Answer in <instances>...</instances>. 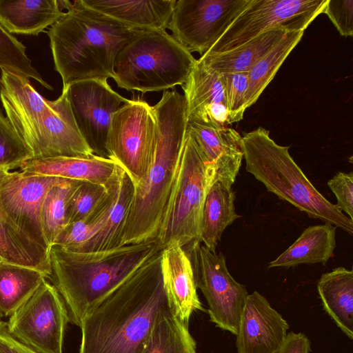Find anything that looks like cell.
Wrapping results in <instances>:
<instances>
[{"mask_svg": "<svg viewBox=\"0 0 353 353\" xmlns=\"http://www.w3.org/2000/svg\"><path fill=\"white\" fill-rule=\"evenodd\" d=\"M60 178L24 175L20 171L2 170L0 204L16 226L30 240L49 252L41 223V208L49 189Z\"/></svg>", "mask_w": 353, "mask_h": 353, "instance_id": "5bb4252c", "label": "cell"}, {"mask_svg": "<svg viewBox=\"0 0 353 353\" xmlns=\"http://www.w3.org/2000/svg\"><path fill=\"white\" fill-rule=\"evenodd\" d=\"M3 261L1 257L0 256V262Z\"/></svg>", "mask_w": 353, "mask_h": 353, "instance_id": "b9f144b4", "label": "cell"}, {"mask_svg": "<svg viewBox=\"0 0 353 353\" xmlns=\"http://www.w3.org/2000/svg\"><path fill=\"white\" fill-rule=\"evenodd\" d=\"M187 105V122L225 126L228 111L221 74L201 60L196 63L181 85Z\"/></svg>", "mask_w": 353, "mask_h": 353, "instance_id": "e0dca14e", "label": "cell"}, {"mask_svg": "<svg viewBox=\"0 0 353 353\" xmlns=\"http://www.w3.org/2000/svg\"><path fill=\"white\" fill-rule=\"evenodd\" d=\"M117 174L108 187L107 196L99 208L86 219L68 224L53 245L70 251L79 252L87 242L97 234L106 221L113 201Z\"/></svg>", "mask_w": 353, "mask_h": 353, "instance_id": "d6a6232c", "label": "cell"}, {"mask_svg": "<svg viewBox=\"0 0 353 353\" xmlns=\"http://www.w3.org/2000/svg\"><path fill=\"white\" fill-rule=\"evenodd\" d=\"M214 182L212 168L186 130L174 183L155 239L161 249L172 243L185 248L200 241L203 205Z\"/></svg>", "mask_w": 353, "mask_h": 353, "instance_id": "ba28073f", "label": "cell"}, {"mask_svg": "<svg viewBox=\"0 0 353 353\" xmlns=\"http://www.w3.org/2000/svg\"><path fill=\"white\" fill-rule=\"evenodd\" d=\"M68 99L77 128L94 154L108 157L107 134L113 114L128 99L104 80H85L71 84Z\"/></svg>", "mask_w": 353, "mask_h": 353, "instance_id": "9a60e30c", "label": "cell"}, {"mask_svg": "<svg viewBox=\"0 0 353 353\" xmlns=\"http://www.w3.org/2000/svg\"><path fill=\"white\" fill-rule=\"evenodd\" d=\"M70 321L65 304L56 287L46 280L11 316L10 334L37 353H63Z\"/></svg>", "mask_w": 353, "mask_h": 353, "instance_id": "7c38bea8", "label": "cell"}, {"mask_svg": "<svg viewBox=\"0 0 353 353\" xmlns=\"http://www.w3.org/2000/svg\"><path fill=\"white\" fill-rule=\"evenodd\" d=\"M161 250L156 241L92 252L52 245L50 279L65 304L70 321L80 327L90 312Z\"/></svg>", "mask_w": 353, "mask_h": 353, "instance_id": "3957f363", "label": "cell"}, {"mask_svg": "<svg viewBox=\"0 0 353 353\" xmlns=\"http://www.w3.org/2000/svg\"><path fill=\"white\" fill-rule=\"evenodd\" d=\"M310 345L311 342L305 334L290 332L287 334L278 353H309Z\"/></svg>", "mask_w": 353, "mask_h": 353, "instance_id": "ab89813d", "label": "cell"}, {"mask_svg": "<svg viewBox=\"0 0 353 353\" xmlns=\"http://www.w3.org/2000/svg\"><path fill=\"white\" fill-rule=\"evenodd\" d=\"M63 12L57 0L0 1V23L11 34L38 35Z\"/></svg>", "mask_w": 353, "mask_h": 353, "instance_id": "7402d4cb", "label": "cell"}, {"mask_svg": "<svg viewBox=\"0 0 353 353\" xmlns=\"http://www.w3.org/2000/svg\"><path fill=\"white\" fill-rule=\"evenodd\" d=\"M326 2L327 0H250L205 54L232 50L272 30L305 31L323 13Z\"/></svg>", "mask_w": 353, "mask_h": 353, "instance_id": "9c48e42d", "label": "cell"}, {"mask_svg": "<svg viewBox=\"0 0 353 353\" xmlns=\"http://www.w3.org/2000/svg\"><path fill=\"white\" fill-rule=\"evenodd\" d=\"M186 130L212 168L214 181L232 187L243 158L239 133L232 128L213 127L196 122H188Z\"/></svg>", "mask_w": 353, "mask_h": 353, "instance_id": "ac0fdd59", "label": "cell"}, {"mask_svg": "<svg viewBox=\"0 0 353 353\" xmlns=\"http://www.w3.org/2000/svg\"><path fill=\"white\" fill-rule=\"evenodd\" d=\"M32 154L0 108V168L12 170L32 159Z\"/></svg>", "mask_w": 353, "mask_h": 353, "instance_id": "e575fe53", "label": "cell"}, {"mask_svg": "<svg viewBox=\"0 0 353 353\" xmlns=\"http://www.w3.org/2000/svg\"><path fill=\"white\" fill-rule=\"evenodd\" d=\"M119 165L108 157L93 154L87 157L30 159L20 166L24 175H43L89 182L108 188Z\"/></svg>", "mask_w": 353, "mask_h": 353, "instance_id": "ffe728a7", "label": "cell"}, {"mask_svg": "<svg viewBox=\"0 0 353 353\" xmlns=\"http://www.w3.org/2000/svg\"><path fill=\"white\" fill-rule=\"evenodd\" d=\"M0 69L20 77L31 78L45 88H53L32 66L26 54V47L0 23Z\"/></svg>", "mask_w": 353, "mask_h": 353, "instance_id": "836d02e7", "label": "cell"}, {"mask_svg": "<svg viewBox=\"0 0 353 353\" xmlns=\"http://www.w3.org/2000/svg\"><path fill=\"white\" fill-rule=\"evenodd\" d=\"M87 7L134 29L165 30L176 0H82Z\"/></svg>", "mask_w": 353, "mask_h": 353, "instance_id": "44dd1931", "label": "cell"}, {"mask_svg": "<svg viewBox=\"0 0 353 353\" xmlns=\"http://www.w3.org/2000/svg\"><path fill=\"white\" fill-rule=\"evenodd\" d=\"M290 32L276 29L264 32L232 50L218 54H203L199 58L218 72H248Z\"/></svg>", "mask_w": 353, "mask_h": 353, "instance_id": "83f0119b", "label": "cell"}, {"mask_svg": "<svg viewBox=\"0 0 353 353\" xmlns=\"http://www.w3.org/2000/svg\"><path fill=\"white\" fill-rule=\"evenodd\" d=\"M289 329L283 316L263 295L246 297L236 334L237 353H278Z\"/></svg>", "mask_w": 353, "mask_h": 353, "instance_id": "2e32d148", "label": "cell"}, {"mask_svg": "<svg viewBox=\"0 0 353 353\" xmlns=\"http://www.w3.org/2000/svg\"><path fill=\"white\" fill-rule=\"evenodd\" d=\"M317 290L324 310L336 325L353 339V271L338 267L321 275Z\"/></svg>", "mask_w": 353, "mask_h": 353, "instance_id": "603a6c76", "label": "cell"}, {"mask_svg": "<svg viewBox=\"0 0 353 353\" xmlns=\"http://www.w3.org/2000/svg\"><path fill=\"white\" fill-rule=\"evenodd\" d=\"M0 353H37L14 339L8 332L7 323L0 321Z\"/></svg>", "mask_w": 353, "mask_h": 353, "instance_id": "60d3db41", "label": "cell"}, {"mask_svg": "<svg viewBox=\"0 0 353 353\" xmlns=\"http://www.w3.org/2000/svg\"><path fill=\"white\" fill-rule=\"evenodd\" d=\"M161 270L172 313L180 321L189 325L194 311L205 310L197 294L192 265L185 248L177 243L163 248Z\"/></svg>", "mask_w": 353, "mask_h": 353, "instance_id": "d6986e66", "label": "cell"}, {"mask_svg": "<svg viewBox=\"0 0 353 353\" xmlns=\"http://www.w3.org/2000/svg\"><path fill=\"white\" fill-rule=\"evenodd\" d=\"M108 189L101 185L81 182L73 192L68 207V224L90 216L101 204Z\"/></svg>", "mask_w": 353, "mask_h": 353, "instance_id": "d590c367", "label": "cell"}, {"mask_svg": "<svg viewBox=\"0 0 353 353\" xmlns=\"http://www.w3.org/2000/svg\"><path fill=\"white\" fill-rule=\"evenodd\" d=\"M228 111V124L240 121L246 110L245 97L248 87V72L222 73Z\"/></svg>", "mask_w": 353, "mask_h": 353, "instance_id": "8d00e7d4", "label": "cell"}, {"mask_svg": "<svg viewBox=\"0 0 353 353\" xmlns=\"http://www.w3.org/2000/svg\"><path fill=\"white\" fill-rule=\"evenodd\" d=\"M83 181L60 178L48 191L41 208V223L50 248L68 225L70 199Z\"/></svg>", "mask_w": 353, "mask_h": 353, "instance_id": "1f68e13d", "label": "cell"}, {"mask_svg": "<svg viewBox=\"0 0 353 353\" xmlns=\"http://www.w3.org/2000/svg\"><path fill=\"white\" fill-rule=\"evenodd\" d=\"M161 254V250L86 315L79 353H141L159 315L170 308Z\"/></svg>", "mask_w": 353, "mask_h": 353, "instance_id": "6da1fadb", "label": "cell"}, {"mask_svg": "<svg viewBox=\"0 0 353 353\" xmlns=\"http://www.w3.org/2000/svg\"><path fill=\"white\" fill-rule=\"evenodd\" d=\"M141 353H196V342L169 308L159 315Z\"/></svg>", "mask_w": 353, "mask_h": 353, "instance_id": "f546056e", "label": "cell"}, {"mask_svg": "<svg viewBox=\"0 0 353 353\" xmlns=\"http://www.w3.org/2000/svg\"><path fill=\"white\" fill-rule=\"evenodd\" d=\"M327 185L337 199V208L353 221V172H337L327 181Z\"/></svg>", "mask_w": 353, "mask_h": 353, "instance_id": "f35d334b", "label": "cell"}, {"mask_svg": "<svg viewBox=\"0 0 353 353\" xmlns=\"http://www.w3.org/2000/svg\"><path fill=\"white\" fill-rule=\"evenodd\" d=\"M250 0L176 1L168 28L190 52L201 55L222 36Z\"/></svg>", "mask_w": 353, "mask_h": 353, "instance_id": "4fadbf2b", "label": "cell"}, {"mask_svg": "<svg viewBox=\"0 0 353 353\" xmlns=\"http://www.w3.org/2000/svg\"><path fill=\"white\" fill-rule=\"evenodd\" d=\"M196 59L166 30H140L118 53L113 79L142 93L183 85Z\"/></svg>", "mask_w": 353, "mask_h": 353, "instance_id": "52a82bcc", "label": "cell"}, {"mask_svg": "<svg viewBox=\"0 0 353 353\" xmlns=\"http://www.w3.org/2000/svg\"><path fill=\"white\" fill-rule=\"evenodd\" d=\"M59 3L67 11L47 34L62 90L81 81L112 79L118 53L138 29L87 7L82 0Z\"/></svg>", "mask_w": 353, "mask_h": 353, "instance_id": "7a4b0ae2", "label": "cell"}, {"mask_svg": "<svg viewBox=\"0 0 353 353\" xmlns=\"http://www.w3.org/2000/svg\"><path fill=\"white\" fill-rule=\"evenodd\" d=\"M134 185L129 175L119 165L114 199L101 230L79 252L103 251L121 246L124 230L133 199Z\"/></svg>", "mask_w": 353, "mask_h": 353, "instance_id": "d4e9b609", "label": "cell"}, {"mask_svg": "<svg viewBox=\"0 0 353 353\" xmlns=\"http://www.w3.org/2000/svg\"><path fill=\"white\" fill-rule=\"evenodd\" d=\"M245 170L276 194L309 217L353 234V221L315 188L289 153L263 127L241 137Z\"/></svg>", "mask_w": 353, "mask_h": 353, "instance_id": "8992f818", "label": "cell"}, {"mask_svg": "<svg viewBox=\"0 0 353 353\" xmlns=\"http://www.w3.org/2000/svg\"><path fill=\"white\" fill-rule=\"evenodd\" d=\"M46 279L37 269L0 262V319L11 316Z\"/></svg>", "mask_w": 353, "mask_h": 353, "instance_id": "f1b7e54d", "label": "cell"}, {"mask_svg": "<svg viewBox=\"0 0 353 353\" xmlns=\"http://www.w3.org/2000/svg\"><path fill=\"white\" fill-rule=\"evenodd\" d=\"M235 192L231 186L214 181L206 194L201 217L200 241L210 251L216 246L225 229L240 218L235 211Z\"/></svg>", "mask_w": 353, "mask_h": 353, "instance_id": "484cf974", "label": "cell"}, {"mask_svg": "<svg viewBox=\"0 0 353 353\" xmlns=\"http://www.w3.org/2000/svg\"><path fill=\"white\" fill-rule=\"evenodd\" d=\"M337 227L324 223L305 228L300 236L269 268H290L301 264L325 265L336 248Z\"/></svg>", "mask_w": 353, "mask_h": 353, "instance_id": "cb8c5ba5", "label": "cell"}, {"mask_svg": "<svg viewBox=\"0 0 353 353\" xmlns=\"http://www.w3.org/2000/svg\"><path fill=\"white\" fill-rule=\"evenodd\" d=\"M0 168V176L2 170ZM0 256L3 261L30 267L50 279V254L23 233L0 204Z\"/></svg>", "mask_w": 353, "mask_h": 353, "instance_id": "4316f807", "label": "cell"}, {"mask_svg": "<svg viewBox=\"0 0 353 353\" xmlns=\"http://www.w3.org/2000/svg\"><path fill=\"white\" fill-rule=\"evenodd\" d=\"M303 34L304 31L287 32L248 72V87L245 97L246 109L255 103Z\"/></svg>", "mask_w": 353, "mask_h": 353, "instance_id": "4dcf8cb0", "label": "cell"}, {"mask_svg": "<svg viewBox=\"0 0 353 353\" xmlns=\"http://www.w3.org/2000/svg\"><path fill=\"white\" fill-rule=\"evenodd\" d=\"M196 288L208 305L210 321L216 327L236 335L246 297V287L230 274L222 253L208 250L201 242L186 246Z\"/></svg>", "mask_w": 353, "mask_h": 353, "instance_id": "8fae6325", "label": "cell"}, {"mask_svg": "<svg viewBox=\"0 0 353 353\" xmlns=\"http://www.w3.org/2000/svg\"><path fill=\"white\" fill-rule=\"evenodd\" d=\"M157 134L152 161L134 185L121 246L155 241L174 183L187 128L185 98L176 90L163 92L152 106Z\"/></svg>", "mask_w": 353, "mask_h": 353, "instance_id": "277c9868", "label": "cell"}, {"mask_svg": "<svg viewBox=\"0 0 353 353\" xmlns=\"http://www.w3.org/2000/svg\"><path fill=\"white\" fill-rule=\"evenodd\" d=\"M157 134L154 110L145 101L129 100L112 117L105 146L107 156L125 171L134 185L150 168Z\"/></svg>", "mask_w": 353, "mask_h": 353, "instance_id": "30bf717a", "label": "cell"}, {"mask_svg": "<svg viewBox=\"0 0 353 353\" xmlns=\"http://www.w3.org/2000/svg\"><path fill=\"white\" fill-rule=\"evenodd\" d=\"M343 37L353 35V0H327L323 11Z\"/></svg>", "mask_w": 353, "mask_h": 353, "instance_id": "74e56055", "label": "cell"}, {"mask_svg": "<svg viewBox=\"0 0 353 353\" xmlns=\"http://www.w3.org/2000/svg\"><path fill=\"white\" fill-rule=\"evenodd\" d=\"M0 101L6 118L30 150L32 159L94 154L77 128L68 90L50 101L28 79L1 70Z\"/></svg>", "mask_w": 353, "mask_h": 353, "instance_id": "5b68a950", "label": "cell"}]
</instances>
